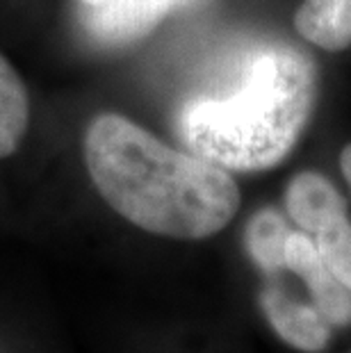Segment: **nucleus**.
Listing matches in <instances>:
<instances>
[{"label": "nucleus", "instance_id": "obj_4", "mask_svg": "<svg viewBox=\"0 0 351 353\" xmlns=\"http://www.w3.org/2000/svg\"><path fill=\"white\" fill-rule=\"evenodd\" d=\"M285 269L308 285L315 307L331 326L351 324V290L345 288L305 232H290L285 244Z\"/></svg>", "mask_w": 351, "mask_h": 353}, {"label": "nucleus", "instance_id": "obj_9", "mask_svg": "<svg viewBox=\"0 0 351 353\" xmlns=\"http://www.w3.org/2000/svg\"><path fill=\"white\" fill-rule=\"evenodd\" d=\"M290 237L288 221L274 208H265L246 223L244 242L251 260L267 274L285 269V244Z\"/></svg>", "mask_w": 351, "mask_h": 353}, {"label": "nucleus", "instance_id": "obj_2", "mask_svg": "<svg viewBox=\"0 0 351 353\" xmlns=\"http://www.w3.org/2000/svg\"><path fill=\"white\" fill-rule=\"evenodd\" d=\"M315 103V69L301 50L270 46L249 59L237 92L185 105L181 134L194 155L226 171L281 164Z\"/></svg>", "mask_w": 351, "mask_h": 353}, {"label": "nucleus", "instance_id": "obj_8", "mask_svg": "<svg viewBox=\"0 0 351 353\" xmlns=\"http://www.w3.org/2000/svg\"><path fill=\"white\" fill-rule=\"evenodd\" d=\"M30 125V96L19 71L0 52V160L17 153Z\"/></svg>", "mask_w": 351, "mask_h": 353}, {"label": "nucleus", "instance_id": "obj_7", "mask_svg": "<svg viewBox=\"0 0 351 353\" xmlns=\"http://www.w3.org/2000/svg\"><path fill=\"white\" fill-rule=\"evenodd\" d=\"M294 28L305 41L328 52L351 46V0H303Z\"/></svg>", "mask_w": 351, "mask_h": 353}, {"label": "nucleus", "instance_id": "obj_5", "mask_svg": "<svg viewBox=\"0 0 351 353\" xmlns=\"http://www.w3.org/2000/svg\"><path fill=\"white\" fill-rule=\"evenodd\" d=\"M260 305L272 328L290 347L305 353H317L326 347L331 324L315 305H303L272 288L260 294Z\"/></svg>", "mask_w": 351, "mask_h": 353}, {"label": "nucleus", "instance_id": "obj_3", "mask_svg": "<svg viewBox=\"0 0 351 353\" xmlns=\"http://www.w3.org/2000/svg\"><path fill=\"white\" fill-rule=\"evenodd\" d=\"M190 0H103L82 5V28L101 46H126L151 30Z\"/></svg>", "mask_w": 351, "mask_h": 353}, {"label": "nucleus", "instance_id": "obj_1", "mask_svg": "<svg viewBox=\"0 0 351 353\" xmlns=\"http://www.w3.org/2000/svg\"><path fill=\"white\" fill-rule=\"evenodd\" d=\"M82 153L108 205L153 235L212 237L240 208V190L226 169L162 144L117 112H103L87 125Z\"/></svg>", "mask_w": 351, "mask_h": 353}, {"label": "nucleus", "instance_id": "obj_12", "mask_svg": "<svg viewBox=\"0 0 351 353\" xmlns=\"http://www.w3.org/2000/svg\"><path fill=\"white\" fill-rule=\"evenodd\" d=\"M80 5H96V3H103V0H78Z\"/></svg>", "mask_w": 351, "mask_h": 353}, {"label": "nucleus", "instance_id": "obj_6", "mask_svg": "<svg viewBox=\"0 0 351 353\" xmlns=\"http://www.w3.org/2000/svg\"><path fill=\"white\" fill-rule=\"evenodd\" d=\"M285 208L290 219L305 232H322L347 216V203L340 192L317 171H303L290 180L285 190Z\"/></svg>", "mask_w": 351, "mask_h": 353}, {"label": "nucleus", "instance_id": "obj_11", "mask_svg": "<svg viewBox=\"0 0 351 353\" xmlns=\"http://www.w3.org/2000/svg\"><path fill=\"white\" fill-rule=\"evenodd\" d=\"M340 169H342V176H345L349 190H351V144H347L342 148L340 153Z\"/></svg>", "mask_w": 351, "mask_h": 353}, {"label": "nucleus", "instance_id": "obj_10", "mask_svg": "<svg viewBox=\"0 0 351 353\" xmlns=\"http://www.w3.org/2000/svg\"><path fill=\"white\" fill-rule=\"evenodd\" d=\"M315 244L328 269L338 276L345 288L351 290V223L347 216L317 232Z\"/></svg>", "mask_w": 351, "mask_h": 353}]
</instances>
